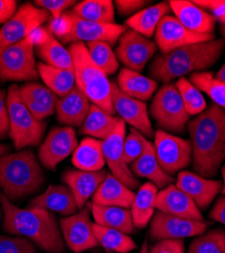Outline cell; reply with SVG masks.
I'll list each match as a JSON object with an SVG mask.
<instances>
[{
    "mask_svg": "<svg viewBox=\"0 0 225 253\" xmlns=\"http://www.w3.org/2000/svg\"><path fill=\"white\" fill-rule=\"evenodd\" d=\"M195 173L210 178L225 159V110L212 103L188 124Z\"/></svg>",
    "mask_w": 225,
    "mask_h": 253,
    "instance_id": "obj_1",
    "label": "cell"
},
{
    "mask_svg": "<svg viewBox=\"0 0 225 253\" xmlns=\"http://www.w3.org/2000/svg\"><path fill=\"white\" fill-rule=\"evenodd\" d=\"M0 204L3 210V229L6 233L31 240L48 253H65L64 239L55 216L44 209H20L2 193Z\"/></svg>",
    "mask_w": 225,
    "mask_h": 253,
    "instance_id": "obj_2",
    "label": "cell"
},
{
    "mask_svg": "<svg viewBox=\"0 0 225 253\" xmlns=\"http://www.w3.org/2000/svg\"><path fill=\"white\" fill-rule=\"evenodd\" d=\"M223 39L180 47L157 55L149 66V75L165 84L189 73L201 72L213 66L221 57Z\"/></svg>",
    "mask_w": 225,
    "mask_h": 253,
    "instance_id": "obj_3",
    "label": "cell"
},
{
    "mask_svg": "<svg viewBox=\"0 0 225 253\" xmlns=\"http://www.w3.org/2000/svg\"><path fill=\"white\" fill-rule=\"evenodd\" d=\"M44 182L43 169L32 150L0 157V188L11 203L37 193Z\"/></svg>",
    "mask_w": 225,
    "mask_h": 253,
    "instance_id": "obj_4",
    "label": "cell"
},
{
    "mask_svg": "<svg viewBox=\"0 0 225 253\" xmlns=\"http://www.w3.org/2000/svg\"><path fill=\"white\" fill-rule=\"evenodd\" d=\"M68 51L73 61L76 86L92 104L115 116L112 103V82L91 61L85 43H72Z\"/></svg>",
    "mask_w": 225,
    "mask_h": 253,
    "instance_id": "obj_5",
    "label": "cell"
},
{
    "mask_svg": "<svg viewBox=\"0 0 225 253\" xmlns=\"http://www.w3.org/2000/svg\"><path fill=\"white\" fill-rule=\"evenodd\" d=\"M15 84L9 86L6 104L9 116V137L14 148L23 150L27 147L38 146L43 139L46 123L37 120L20 98Z\"/></svg>",
    "mask_w": 225,
    "mask_h": 253,
    "instance_id": "obj_6",
    "label": "cell"
},
{
    "mask_svg": "<svg viewBox=\"0 0 225 253\" xmlns=\"http://www.w3.org/2000/svg\"><path fill=\"white\" fill-rule=\"evenodd\" d=\"M149 113L161 131L181 134L190 120L180 92L174 83L165 84L154 95Z\"/></svg>",
    "mask_w": 225,
    "mask_h": 253,
    "instance_id": "obj_7",
    "label": "cell"
},
{
    "mask_svg": "<svg viewBox=\"0 0 225 253\" xmlns=\"http://www.w3.org/2000/svg\"><path fill=\"white\" fill-rule=\"evenodd\" d=\"M39 78L35 60V46L30 39L0 47V80L25 81Z\"/></svg>",
    "mask_w": 225,
    "mask_h": 253,
    "instance_id": "obj_8",
    "label": "cell"
},
{
    "mask_svg": "<svg viewBox=\"0 0 225 253\" xmlns=\"http://www.w3.org/2000/svg\"><path fill=\"white\" fill-rule=\"evenodd\" d=\"M154 152L162 170L171 176L192 162L191 141L158 130L154 133Z\"/></svg>",
    "mask_w": 225,
    "mask_h": 253,
    "instance_id": "obj_9",
    "label": "cell"
},
{
    "mask_svg": "<svg viewBox=\"0 0 225 253\" xmlns=\"http://www.w3.org/2000/svg\"><path fill=\"white\" fill-rule=\"evenodd\" d=\"M51 19L48 11L35 4H22L0 30V47H6L26 39L33 30L42 27Z\"/></svg>",
    "mask_w": 225,
    "mask_h": 253,
    "instance_id": "obj_10",
    "label": "cell"
},
{
    "mask_svg": "<svg viewBox=\"0 0 225 253\" xmlns=\"http://www.w3.org/2000/svg\"><path fill=\"white\" fill-rule=\"evenodd\" d=\"M209 224L205 221L177 217L158 211L150 221L149 236L152 241L183 239L205 233Z\"/></svg>",
    "mask_w": 225,
    "mask_h": 253,
    "instance_id": "obj_11",
    "label": "cell"
},
{
    "mask_svg": "<svg viewBox=\"0 0 225 253\" xmlns=\"http://www.w3.org/2000/svg\"><path fill=\"white\" fill-rule=\"evenodd\" d=\"M89 205L72 216L60 219V229L66 246L74 253H81L98 246L90 220Z\"/></svg>",
    "mask_w": 225,
    "mask_h": 253,
    "instance_id": "obj_12",
    "label": "cell"
},
{
    "mask_svg": "<svg viewBox=\"0 0 225 253\" xmlns=\"http://www.w3.org/2000/svg\"><path fill=\"white\" fill-rule=\"evenodd\" d=\"M156 50L157 46L154 42L127 29L119 40L116 56L126 68L140 73L144 70Z\"/></svg>",
    "mask_w": 225,
    "mask_h": 253,
    "instance_id": "obj_13",
    "label": "cell"
},
{
    "mask_svg": "<svg viewBox=\"0 0 225 253\" xmlns=\"http://www.w3.org/2000/svg\"><path fill=\"white\" fill-rule=\"evenodd\" d=\"M77 146L78 140L72 126H55L40 146L39 159L47 169L54 170L60 162L75 151Z\"/></svg>",
    "mask_w": 225,
    "mask_h": 253,
    "instance_id": "obj_14",
    "label": "cell"
},
{
    "mask_svg": "<svg viewBox=\"0 0 225 253\" xmlns=\"http://www.w3.org/2000/svg\"><path fill=\"white\" fill-rule=\"evenodd\" d=\"M155 44L161 53H169L180 47L215 40L213 35H203L189 31L176 16L166 15L155 31Z\"/></svg>",
    "mask_w": 225,
    "mask_h": 253,
    "instance_id": "obj_15",
    "label": "cell"
},
{
    "mask_svg": "<svg viewBox=\"0 0 225 253\" xmlns=\"http://www.w3.org/2000/svg\"><path fill=\"white\" fill-rule=\"evenodd\" d=\"M125 138L126 124L121 120L116 129L103 141V152L111 174L133 191L138 187L139 181L132 173L124 159L123 145H124Z\"/></svg>",
    "mask_w": 225,
    "mask_h": 253,
    "instance_id": "obj_16",
    "label": "cell"
},
{
    "mask_svg": "<svg viewBox=\"0 0 225 253\" xmlns=\"http://www.w3.org/2000/svg\"><path fill=\"white\" fill-rule=\"evenodd\" d=\"M112 103L119 118L129 124L145 138H153L154 132L148 116L146 103L122 92L117 83L112 82Z\"/></svg>",
    "mask_w": 225,
    "mask_h": 253,
    "instance_id": "obj_17",
    "label": "cell"
},
{
    "mask_svg": "<svg viewBox=\"0 0 225 253\" xmlns=\"http://www.w3.org/2000/svg\"><path fill=\"white\" fill-rule=\"evenodd\" d=\"M71 11V10H70ZM72 13V12H71ZM73 29L71 34L65 38L62 43H91L105 42L109 45H115L121 36L127 30L126 27L117 24H104L90 22L79 18L72 13Z\"/></svg>",
    "mask_w": 225,
    "mask_h": 253,
    "instance_id": "obj_18",
    "label": "cell"
},
{
    "mask_svg": "<svg viewBox=\"0 0 225 253\" xmlns=\"http://www.w3.org/2000/svg\"><path fill=\"white\" fill-rule=\"evenodd\" d=\"M176 185L194 201L199 210L207 209L222 191L220 180L202 177L187 170L179 172Z\"/></svg>",
    "mask_w": 225,
    "mask_h": 253,
    "instance_id": "obj_19",
    "label": "cell"
},
{
    "mask_svg": "<svg viewBox=\"0 0 225 253\" xmlns=\"http://www.w3.org/2000/svg\"><path fill=\"white\" fill-rule=\"evenodd\" d=\"M155 209L177 217L203 221V216L194 201L175 184H170L157 193Z\"/></svg>",
    "mask_w": 225,
    "mask_h": 253,
    "instance_id": "obj_20",
    "label": "cell"
},
{
    "mask_svg": "<svg viewBox=\"0 0 225 253\" xmlns=\"http://www.w3.org/2000/svg\"><path fill=\"white\" fill-rule=\"evenodd\" d=\"M172 11L179 22L189 31L203 35H213L216 19L193 1L171 0Z\"/></svg>",
    "mask_w": 225,
    "mask_h": 253,
    "instance_id": "obj_21",
    "label": "cell"
},
{
    "mask_svg": "<svg viewBox=\"0 0 225 253\" xmlns=\"http://www.w3.org/2000/svg\"><path fill=\"white\" fill-rule=\"evenodd\" d=\"M28 206L32 209H44L64 217L72 216L78 211L75 198L66 184L50 185L46 192L31 200Z\"/></svg>",
    "mask_w": 225,
    "mask_h": 253,
    "instance_id": "obj_22",
    "label": "cell"
},
{
    "mask_svg": "<svg viewBox=\"0 0 225 253\" xmlns=\"http://www.w3.org/2000/svg\"><path fill=\"white\" fill-rule=\"evenodd\" d=\"M20 98L28 110L39 121H43L54 114L58 96L46 85L28 82L18 87Z\"/></svg>",
    "mask_w": 225,
    "mask_h": 253,
    "instance_id": "obj_23",
    "label": "cell"
},
{
    "mask_svg": "<svg viewBox=\"0 0 225 253\" xmlns=\"http://www.w3.org/2000/svg\"><path fill=\"white\" fill-rule=\"evenodd\" d=\"M108 175L106 170L84 171L68 169L62 174V180L71 189L78 209L86 207L89 199L92 198L98 186Z\"/></svg>",
    "mask_w": 225,
    "mask_h": 253,
    "instance_id": "obj_24",
    "label": "cell"
},
{
    "mask_svg": "<svg viewBox=\"0 0 225 253\" xmlns=\"http://www.w3.org/2000/svg\"><path fill=\"white\" fill-rule=\"evenodd\" d=\"M91 102L88 96L75 86L65 96L60 97L56 104V116L60 124L67 126H81L87 119Z\"/></svg>",
    "mask_w": 225,
    "mask_h": 253,
    "instance_id": "obj_25",
    "label": "cell"
},
{
    "mask_svg": "<svg viewBox=\"0 0 225 253\" xmlns=\"http://www.w3.org/2000/svg\"><path fill=\"white\" fill-rule=\"evenodd\" d=\"M135 198V193L121 182L113 174L108 173L106 179L92 196V204L130 209Z\"/></svg>",
    "mask_w": 225,
    "mask_h": 253,
    "instance_id": "obj_26",
    "label": "cell"
},
{
    "mask_svg": "<svg viewBox=\"0 0 225 253\" xmlns=\"http://www.w3.org/2000/svg\"><path fill=\"white\" fill-rule=\"evenodd\" d=\"M130 167L134 175L148 179L159 189L173 184L175 181L174 176L169 175L162 170L156 158L153 144H151L149 141H147L145 149L141 156L130 164Z\"/></svg>",
    "mask_w": 225,
    "mask_h": 253,
    "instance_id": "obj_27",
    "label": "cell"
},
{
    "mask_svg": "<svg viewBox=\"0 0 225 253\" xmlns=\"http://www.w3.org/2000/svg\"><path fill=\"white\" fill-rule=\"evenodd\" d=\"M94 224L106 228L119 230L125 234H132L135 232V226L131 211L129 209L110 206H98L89 204Z\"/></svg>",
    "mask_w": 225,
    "mask_h": 253,
    "instance_id": "obj_28",
    "label": "cell"
},
{
    "mask_svg": "<svg viewBox=\"0 0 225 253\" xmlns=\"http://www.w3.org/2000/svg\"><path fill=\"white\" fill-rule=\"evenodd\" d=\"M119 89L138 100H148L157 88V81L128 68L121 69L117 78Z\"/></svg>",
    "mask_w": 225,
    "mask_h": 253,
    "instance_id": "obj_29",
    "label": "cell"
},
{
    "mask_svg": "<svg viewBox=\"0 0 225 253\" xmlns=\"http://www.w3.org/2000/svg\"><path fill=\"white\" fill-rule=\"evenodd\" d=\"M72 163L79 170L98 171L106 164L103 141L91 137L85 138L78 144L72 155Z\"/></svg>",
    "mask_w": 225,
    "mask_h": 253,
    "instance_id": "obj_30",
    "label": "cell"
},
{
    "mask_svg": "<svg viewBox=\"0 0 225 253\" xmlns=\"http://www.w3.org/2000/svg\"><path fill=\"white\" fill-rule=\"evenodd\" d=\"M170 12V2H159L130 16L126 20V26L145 38H150L155 34L160 20Z\"/></svg>",
    "mask_w": 225,
    "mask_h": 253,
    "instance_id": "obj_31",
    "label": "cell"
},
{
    "mask_svg": "<svg viewBox=\"0 0 225 253\" xmlns=\"http://www.w3.org/2000/svg\"><path fill=\"white\" fill-rule=\"evenodd\" d=\"M158 188L151 182H146L138 188L130 208L135 228L144 229L150 223L155 210V199Z\"/></svg>",
    "mask_w": 225,
    "mask_h": 253,
    "instance_id": "obj_32",
    "label": "cell"
},
{
    "mask_svg": "<svg viewBox=\"0 0 225 253\" xmlns=\"http://www.w3.org/2000/svg\"><path fill=\"white\" fill-rule=\"evenodd\" d=\"M120 121L119 117L110 115L91 103L90 113L80 128V134L104 141L116 129Z\"/></svg>",
    "mask_w": 225,
    "mask_h": 253,
    "instance_id": "obj_33",
    "label": "cell"
},
{
    "mask_svg": "<svg viewBox=\"0 0 225 253\" xmlns=\"http://www.w3.org/2000/svg\"><path fill=\"white\" fill-rule=\"evenodd\" d=\"M37 68L46 86L58 97L65 96L76 86L73 70L52 67L43 62L38 63Z\"/></svg>",
    "mask_w": 225,
    "mask_h": 253,
    "instance_id": "obj_34",
    "label": "cell"
},
{
    "mask_svg": "<svg viewBox=\"0 0 225 253\" xmlns=\"http://www.w3.org/2000/svg\"><path fill=\"white\" fill-rule=\"evenodd\" d=\"M111 0H85L76 3L71 12L90 22L115 24V6Z\"/></svg>",
    "mask_w": 225,
    "mask_h": 253,
    "instance_id": "obj_35",
    "label": "cell"
},
{
    "mask_svg": "<svg viewBox=\"0 0 225 253\" xmlns=\"http://www.w3.org/2000/svg\"><path fill=\"white\" fill-rule=\"evenodd\" d=\"M35 52L49 66L74 71L70 52L52 34L45 44L35 47Z\"/></svg>",
    "mask_w": 225,
    "mask_h": 253,
    "instance_id": "obj_36",
    "label": "cell"
},
{
    "mask_svg": "<svg viewBox=\"0 0 225 253\" xmlns=\"http://www.w3.org/2000/svg\"><path fill=\"white\" fill-rule=\"evenodd\" d=\"M93 232L98 244L109 252L130 253L137 247L134 240L128 234L119 230L106 228L93 223Z\"/></svg>",
    "mask_w": 225,
    "mask_h": 253,
    "instance_id": "obj_37",
    "label": "cell"
},
{
    "mask_svg": "<svg viewBox=\"0 0 225 253\" xmlns=\"http://www.w3.org/2000/svg\"><path fill=\"white\" fill-rule=\"evenodd\" d=\"M93 64L107 76L113 75L119 68V60L111 45L105 42H91L86 44Z\"/></svg>",
    "mask_w": 225,
    "mask_h": 253,
    "instance_id": "obj_38",
    "label": "cell"
},
{
    "mask_svg": "<svg viewBox=\"0 0 225 253\" xmlns=\"http://www.w3.org/2000/svg\"><path fill=\"white\" fill-rule=\"evenodd\" d=\"M190 81L194 85L205 92L221 109H225V83L216 79L211 72H195L191 74Z\"/></svg>",
    "mask_w": 225,
    "mask_h": 253,
    "instance_id": "obj_39",
    "label": "cell"
},
{
    "mask_svg": "<svg viewBox=\"0 0 225 253\" xmlns=\"http://www.w3.org/2000/svg\"><path fill=\"white\" fill-rule=\"evenodd\" d=\"M175 84L180 92L183 105H185V109L190 116H198L207 109L205 97L190 80L181 77L178 79Z\"/></svg>",
    "mask_w": 225,
    "mask_h": 253,
    "instance_id": "obj_40",
    "label": "cell"
},
{
    "mask_svg": "<svg viewBox=\"0 0 225 253\" xmlns=\"http://www.w3.org/2000/svg\"><path fill=\"white\" fill-rule=\"evenodd\" d=\"M188 253H225V230L216 228L198 235L191 242Z\"/></svg>",
    "mask_w": 225,
    "mask_h": 253,
    "instance_id": "obj_41",
    "label": "cell"
},
{
    "mask_svg": "<svg viewBox=\"0 0 225 253\" xmlns=\"http://www.w3.org/2000/svg\"><path fill=\"white\" fill-rule=\"evenodd\" d=\"M148 140L140 132L135 129H131L130 133L126 136L124 145H123V154L127 165L132 164L138 159L145 149V146Z\"/></svg>",
    "mask_w": 225,
    "mask_h": 253,
    "instance_id": "obj_42",
    "label": "cell"
},
{
    "mask_svg": "<svg viewBox=\"0 0 225 253\" xmlns=\"http://www.w3.org/2000/svg\"><path fill=\"white\" fill-rule=\"evenodd\" d=\"M0 253H38V250L27 238L0 235Z\"/></svg>",
    "mask_w": 225,
    "mask_h": 253,
    "instance_id": "obj_43",
    "label": "cell"
},
{
    "mask_svg": "<svg viewBox=\"0 0 225 253\" xmlns=\"http://www.w3.org/2000/svg\"><path fill=\"white\" fill-rule=\"evenodd\" d=\"M48 30L60 42L67 38L73 29V17L70 10L65 11L58 18H52L48 24Z\"/></svg>",
    "mask_w": 225,
    "mask_h": 253,
    "instance_id": "obj_44",
    "label": "cell"
},
{
    "mask_svg": "<svg viewBox=\"0 0 225 253\" xmlns=\"http://www.w3.org/2000/svg\"><path fill=\"white\" fill-rule=\"evenodd\" d=\"M34 3L36 6L48 11L52 18H58L76 2L72 0H36Z\"/></svg>",
    "mask_w": 225,
    "mask_h": 253,
    "instance_id": "obj_45",
    "label": "cell"
},
{
    "mask_svg": "<svg viewBox=\"0 0 225 253\" xmlns=\"http://www.w3.org/2000/svg\"><path fill=\"white\" fill-rule=\"evenodd\" d=\"M195 4L209 11V13L216 19V22L225 26V0H196Z\"/></svg>",
    "mask_w": 225,
    "mask_h": 253,
    "instance_id": "obj_46",
    "label": "cell"
},
{
    "mask_svg": "<svg viewBox=\"0 0 225 253\" xmlns=\"http://www.w3.org/2000/svg\"><path fill=\"white\" fill-rule=\"evenodd\" d=\"M148 253H185L182 239H163L148 247Z\"/></svg>",
    "mask_w": 225,
    "mask_h": 253,
    "instance_id": "obj_47",
    "label": "cell"
},
{
    "mask_svg": "<svg viewBox=\"0 0 225 253\" xmlns=\"http://www.w3.org/2000/svg\"><path fill=\"white\" fill-rule=\"evenodd\" d=\"M148 1H144V0H117L114 2L116 5L118 12L122 15H130L135 14L142 10Z\"/></svg>",
    "mask_w": 225,
    "mask_h": 253,
    "instance_id": "obj_48",
    "label": "cell"
},
{
    "mask_svg": "<svg viewBox=\"0 0 225 253\" xmlns=\"http://www.w3.org/2000/svg\"><path fill=\"white\" fill-rule=\"evenodd\" d=\"M5 99V91L0 89V140L4 139L9 133V116Z\"/></svg>",
    "mask_w": 225,
    "mask_h": 253,
    "instance_id": "obj_49",
    "label": "cell"
},
{
    "mask_svg": "<svg viewBox=\"0 0 225 253\" xmlns=\"http://www.w3.org/2000/svg\"><path fill=\"white\" fill-rule=\"evenodd\" d=\"M17 10V1L0 0V24H5Z\"/></svg>",
    "mask_w": 225,
    "mask_h": 253,
    "instance_id": "obj_50",
    "label": "cell"
},
{
    "mask_svg": "<svg viewBox=\"0 0 225 253\" xmlns=\"http://www.w3.org/2000/svg\"><path fill=\"white\" fill-rule=\"evenodd\" d=\"M50 35H51V33L48 30V28H45L42 26V27H39V28H36L35 30H33L31 32V34L28 36V38L30 39V41L32 42L35 47H38V46L45 44L48 41Z\"/></svg>",
    "mask_w": 225,
    "mask_h": 253,
    "instance_id": "obj_51",
    "label": "cell"
},
{
    "mask_svg": "<svg viewBox=\"0 0 225 253\" xmlns=\"http://www.w3.org/2000/svg\"><path fill=\"white\" fill-rule=\"evenodd\" d=\"M209 217L212 220L225 225V196L220 197L215 202L209 214Z\"/></svg>",
    "mask_w": 225,
    "mask_h": 253,
    "instance_id": "obj_52",
    "label": "cell"
},
{
    "mask_svg": "<svg viewBox=\"0 0 225 253\" xmlns=\"http://www.w3.org/2000/svg\"><path fill=\"white\" fill-rule=\"evenodd\" d=\"M216 79H218L219 81L225 83V64L220 68V70L217 72L216 74Z\"/></svg>",
    "mask_w": 225,
    "mask_h": 253,
    "instance_id": "obj_53",
    "label": "cell"
},
{
    "mask_svg": "<svg viewBox=\"0 0 225 253\" xmlns=\"http://www.w3.org/2000/svg\"><path fill=\"white\" fill-rule=\"evenodd\" d=\"M10 151V147L6 144H0V157L9 153Z\"/></svg>",
    "mask_w": 225,
    "mask_h": 253,
    "instance_id": "obj_54",
    "label": "cell"
},
{
    "mask_svg": "<svg viewBox=\"0 0 225 253\" xmlns=\"http://www.w3.org/2000/svg\"><path fill=\"white\" fill-rule=\"evenodd\" d=\"M148 241L145 240L144 242H143L142 246H141V250L139 253H148Z\"/></svg>",
    "mask_w": 225,
    "mask_h": 253,
    "instance_id": "obj_55",
    "label": "cell"
},
{
    "mask_svg": "<svg viewBox=\"0 0 225 253\" xmlns=\"http://www.w3.org/2000/svg\"><path fill=\"white\" fill-rule=\"evenodd\" d=\"M222 176H223V184H222V194H223V196H225V164L223 165V167H222Z\"/></svg>",
    "mask_w": 225,
    "mask_h": 253,
    "instance_id": "obj_56",
    "label": "cell"
},
{
    "mask_svg": "<svg viewBox=\"0 0 225 253\" xmlns=\"http://www.w3.org/2000/svg\"><path fill=\"white\" fill-rule=\"evenodd\" d=\"M220 32H221V34L223 36V41H224V43H225V26H221Z\"/></svg>",
    "mask_w": 225,
    "mask_h": 253,
    "instance_id": "obj_57",
    "label": "cell"
},
{
    "mask_svg": "<svg viewBox=\"0 0 225 253\" xmlns=\"http://www.w3.org/2000/svg\"><path fill=\"white\" fill-rule=\"evenodd\" d=\"M0 219H1V211H0Z\"/></svg>",
    "mask_w": 225,
    "mask_h": 253,
    "instance_id": "obj_58",
    "label": "cell"
},
{
    "mask_svg": "<svg viewBox=\"0 0 225 253\" xmlns=\"http://www.w3.org/2000/svg\"><path fill=\"white\" fill-rule=\"evenodd\" d=\"M109 253H114V252H109Z\"/></svg>",
    "mask_w": 225,
    "mask_h": 253,
    "instance_id": "obj_59",
    "label": "cell"
}]
</instances>
